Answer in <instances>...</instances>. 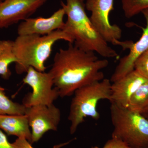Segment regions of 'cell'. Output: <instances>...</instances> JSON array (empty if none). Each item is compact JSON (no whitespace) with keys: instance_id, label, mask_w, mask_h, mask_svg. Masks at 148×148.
Returning <instances> with one entry per match:
<instances>
[{"instance_id":"13","label":"cell","mask_w":148,"mask_h":148,"mask_svg":"<svg viewBox=\"0 0 148 148\" xmlns=\"http://www.w3.org/2000/svg\"><path fill=\"white\" fill-rule=\"evenodd\" d=\"M0 129L8 135L24 138L32 142V132L26 114L0 115Z\"/></svg>"},{"instance_id":"20","label":"cell","mask_w":148,"mask_h":148,"mask_svg":"<svg viewBox=\"0 0 148 148\" xmlns=\"http://www.w3.org/2000/svg\"><path fill=\"white\" fill-rule=\"evenodd\" d=\"M91 148H131L121 140L112 138L108 140L102 148L95 146Z\"/></svg>"},{"instance_id":"17","label":"cell","mask_w":148,"mask_h":148,"mask_svg":"<svg viewBox=\"0 0 148 148\" xmlns=\"http://www.w3.org/2000/svg\"><path fill=\"white\" fill-rule=\"evenodd\" d=\"M125 16L130 18L148 9V0H121Z\"/></svg>"},{"instance_id":"1","label":"cell","mask_w":148,"mask_h":148,"mask_svg":"<svg viewBox=\"0 0 148 148\" xmlns=\"http://www.w3.org/2000/svg\"><path fill=\"white\" fill-rule=\"evenodd\" d=\"M107 59H100L95 52L80 49L69 43L54 56L49 71L60 97H68L80 88L104 79L102 70L108 66Z\"/></svg>"},{"instance_id":"6","label":"cell","mask_w":148,"mask_h":148,"mask_svg":"<svg viewBox=\"0 0 148 148\" xmlns=\"http://www.w3.org/2000/svg\"><path fill=\"white\" fill-rule=\"evenodd\" d=\"M26 73L23 82L32 88V91L23 98L22 104L24 106H49L60 97L57 88H53V77L49 72L39 71L30 67Z\"/></svg>"},{"instance_id":"15","label":"cell","mask_w":148,"mask_h":148,"mask_svg":"<svg viewBox=\"0 0 148 148\" xmlns=\"http://www.w3.org/2000/svg\"><path fill=\"white\" fill-rule=\"evenodd\" d=\"M127 108L144 114L148 112V80L136 90L130 100Z\"/></svg>"},{"instance_id":"19","label":"cell","mask_w":148,"mask_h":148,"mask_svg":"<svg viewBox=\"0 0 148 148\" xmlns=\"http://www.w3.org/2000/svg\"><path fill=\"white\" fill-rule=\"evenodd\" d=\"M75 139L69 140L65 143H60L58 145H55L52 148H61L68 145L71 143ZM14 145L16 148H35L32 146V144L27 140L24 138H17L14 143H12Z\"/></svg>"},{"instance_id":"14","label":"cell","mask_w":148,"mask_h":148,"mask_svg":"<svg viewBox=\"0 0 148 148\" xmlns=\"http://www.w3.org/2000/svg\"><path fill=\"white\" fill-rule=\"evenodd\" d=\"M14 41L0 40V75L3 79H9L11 75L10 65L17 62L13 51Z\"/></svg>"},{"instance_id":"18","label":"cell","mask_w":148,"mask_h":148,"mask_svg":"<svg viewBox=\"0 0 148 148\" xmlns=\"http://www.w3.org/2000/svg\"><path fill=\"white\" fill-rule=\"evenodd\" d=\"M134 70L148 80V50L137 58L134 64Z\"/></svg>"},{"instance_id":"21","label":"cell","mask_w":148,"mask_h":148,"mask_svg":"<svg viewBox=\"0 0 148 148\" xmlns=\"http://www.w3.org/2000/svg\"><path fill=\"white\" fill-rule=\"evenodd\" d=\"M0 148H16L13 143L9 141L7 136L0 129Z\"/></svg>"},{"instance_id":"8","label":"cell","mask_w":148,"mask_h":148,"mask_svg":"<svg viewBox=\"0 0 148 148\" xmlns=\"http://www.w3.org/2000/svg\"><path fill=\"white\" fill-rule=\"evenodd\" d=\"M25 114L32 132V145L38 143L49 131H57L61 121L60 109L53 104L26 107Z\"/></svg>"},{"instance_id":"11","label":"cell","mask_w":148,"mask_h":148,"mask_svg":"<svg viewBox=\"0 0 148 148\" xmlns=\"http://www.w3.org/2000/svg\"><path fill=\"white\" fill-rule=\"evenodd\" d=\"M65 11L61 8L55 12L49 17L29 18L23 21L17 28L18 36L38 35L45 36L56 30L63 29Z\"/></svg>"},{"instance_id":"10","label":"cell","mask_w":148,"mask_h":148,"mask_svg":"<svg viewBox=\"0 0 148 148\" xmlns=\"http://www.w3.org/2000/svg\"><path fill=\"white\" fill-rule=\"evenodd\" d=\"M48 0H4L0 2V29L24 21Z\"/></svg>"},{"instance_id":"16","label":"cell","mask_w":148,"mask_h":148,"mask_svg":"<svg viewBox=\"0 0 148 148\" xmlns=\"http://www.w3.org/2000/svg\"><path fill=\"white\" fill-rule=\"evenodd\" d=\"M26 107L12 101L6 95L4 88L0 86V115L25 114Z\"/></svg>"},{"instance_id":"24","label":"cell","mask_w":148,"mask_h":148,"mask_svg":"<svg viewBox=\"0 0 148 148\" xmlns=\"http://www.w3.org/2000/svg\"><path fill=\"white\" fill-rule=\"evenodd\" d=\"M148 148V147H146V148Z\"/></svg>"},{"instance_id":"7","label":"cell","mask_w":148,"mask_h":148,"mask_svg":"<svg viewBox=\"0 0 148 148\" xmlns=\"http://www.w3.org/2000/svg\"><path fill=\"white\" fill-rule=\"evenodd\" d=\"M114 0H87L86 10L91 12L90 19L97 32L108 43L116 45L122 31L116 24H111L110 13L114 10Z\"/></svg>"},{"instance_id":"3","label":"cell","mask_w":148,"mask_h":148,"mask_svg":"<svg viewBox=\"0 0 148 148\" xmlns=\"http://www.w3.org/2000/svg\"><path fill=\"white\" fill-rule=\"evenodd\" d=\"M60 40L74 42L73 37L61 29L45 36H18L14 41L13 46L14 52L17 59L15 66L16 73H26L30 67L39 71L45 72V64L50 56L54 44Z\"/></svg>"},{"instance_id":"2","label":"cell","mask_w":148,"mask_h":148,"mask_svg":"<svg viewBox=\"0 0 148 148\" xmlns=\"http://www.w3.org/2000/svg\"><path fill=\"white\" fill-rule=\"evenodd\" d=\"M61 5L67 15L63 29L73 37L74 45L86 51L96 52L106 58L118 57L116 51L109 45L97 32L86 12L84 0H66Z\"/></svg>"},{"instance_id":"9","label":"cell","mask_w":148,"mask_h":148,"mask_svg":"<svg viewBox=\"0 0 148 148\" xmlns=\"http://www.w3.org/2000/svg\"><path fill=\"white\" fill-rule=\"evenodd\" d=\"M141 13L145 19L146 26L143 28V34L139 40L135 42L131 40L117 42L116 45L120 46L124 50L128 49L129 52L120 59L119 63L111 76V82L116 81L133 71L137 58L148 50V9L143 10Z\"/></svg>"},{"instance_id":"4","label":"cell","mask_w":148,"mask_h":148,"mask_svg":"<svg viewBox=\"0 0 148 148\" xmlns=\"http://www.w3.org/2000/svg\"><path fill=\"white\" fill-rule=\"evenodd\" d=\"M111 82L105 79L80 88L75 91L70 106L68 119L70 131L73 135L87 117L98 120L100 115L97 110L99 101H110Z\"/></svg>"},{"instance_id":"23","label":"cell","mask_w":148,"mask_h":148,"mask_svg":"<svg viewBox=\"0 0 148 148\" xmlns=\"http://www.w3.org/2000/svg\"><path fill=\"white\" fill-rule=\"evenodd\" d=\"M4 1V0H0V2H1L2 1Z\"/></svg>"},{"instance_id":"22","label":"cell","mask_w":148,"mask_h":148,"mask_svg":"<svg viewBox=\"0 0 148 148\" xmlns=\"http://www.w3.org/2000/svg\"><path fill=\"white\" fill-rule=\"evenodd\" d=\"M143 115L145 116L146 117H147V118L148 119V112L144 114H143Z\"/></svg>"},{"instance_id":"12","label":"cell","mask_w":148,"mask_h":148,"mask_svg":"<svg viewBox=\"0 0 148 148\" xmlns=\"http://www.w3.org/2000/svg\"><path fill=\"white\" fill-rule=\"evenodd\" d=\"M148 80L134 70L111 84L110 102L127 108L130 98L139 87Z\"/></svg>"},{"instance_id":"5","label":"cell","mask_w":148,"mask_h":148,"mask_svg":"<svg viewBox=\"0 0 148 148\" xmlns=\"http://www.w3.org/2000/svg\"><path fill=\"white\" fill-rule=\"evenodd\" d=\"M114 129L112 138L121 140L131 148L148 146V119L139 113L111 103Z\"/></svg>"}]
</instances>
